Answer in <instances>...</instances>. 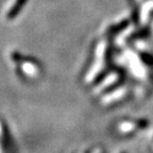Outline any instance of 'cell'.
I'll use <instances>...</instances> for the list:
<instances>
[{"label": "cell", "mask_w": 153, "mask_h": 153, "mask_svg": "<svg viewBox=\"0 0 153 153\" xmlns=\"http://www.w3.org/2000/svg\"><path fill=\"white\" fill-rule=\"evenodd\" d=\"M26 1L27 0H17V2L13 5L12 10H11L10 13L7 14V18H9V16H10V18H12L14 15H16V13H18L19 11H20V7L24 5V3L26 2Z\"/></svg>", "instance_id": "6da1fadb"}]
</instances>
